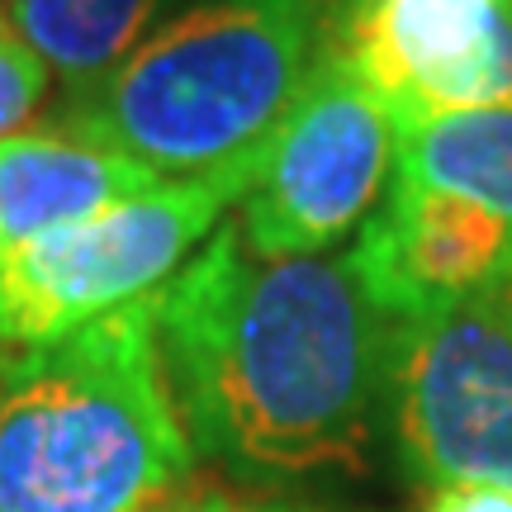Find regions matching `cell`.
<instances>
[{
	"label": "cell",
	"mask_w": 512,
	"mask_h": 512,
	"mask_svg": "<svg viewBox=\"0 0 512 512\" xmlns=\"http://www.w3.org/2000/svg\"><path fill=\"white\" fill-rule=\"evenodd\" d=\"M152 309L195 456L242 489L366 470L375 422L389 418L399 318L366 294L347 252L271 261L223 223Z\"/></svg>",
	"instance_id": "obj_1"
},
{
	"label": "cell",
	"mask_w": 512,
	"mask_h": 512,
	"mask_svg": "<svg viewBox=\"0 0 512 512\" xmlns=\"http://www.w3.org/2000/svg\"><path fill=\"white\" fill-rule=\"evenodd\" d=\"M190 479L152 294L0 351V512H143Z\"/></svg>",
	"instance_id": "obj_2"
},
{
	"label": "cell",
	"mask_w": 512,
	"mask_h": 512,
	"mask_svg": "<svg viewBox=\"0 0 512 512\" xmlns=\"http://www.w3.org/2000/svg\"><path fill=\"white\" fill-rule=\"evenodd\" d=\"M313 57L304 0H200L152 29L105 81L67 95L53 128L157 181L233 176L252 185Z\"/></svg>",
	"instance_id": "obj_3"
},
{
	"label": "cell",
	"mask_w": 512,
	"mask_h": 512,
	"mask_svg": "<svg viewBox=\"0 0 512 512\" xmlns=\"http://www.w3.org/2000/svg\"><path fill=\"white\" fill-rule=\"evenodd\" d=\"M242 190L233 176L162 181L24 242L0 261V347L53 342L157 294Z\"/></svg>",
	"instance_id": "obj_4"
},
{
	"label": "cell",
	"mask_w": 512,
	"mask_h": 512,
	"mask_svg": "<svg viewBox=\"0 0 512 512\" xmlns=\"http://www.w3.org/2000/svg\"><path fill=\"white\" fill-rule=\"evenodd\" d=\"M394 176V114L337 48H318L304 91L238 200L247 252L323 256L361 233Z\"/></svg>",
	"instance_id": "obj_5"
},
{
	"label": "cell",
	"mask_w": 512,
	"mask_h": 512,
	"mask_svg": "<svg viewBox=\"0 0 512 512\" xmlns=\"http://www.w3.org/2000/svg\"><path fill=\"white\" fill-rule=\"evenodd\" d=\"M384 422L399 465L427 489L456 479L512 489V271L399 323Z\"/></svg>",
	"instance_id": "obj_6"
},
{
	"label": "cell",
	"mask_w": 512,
	"mask_h": 512,
	"mask_svg": "<svg viewBox=\"0 0 512 512\" xmlns=\"http://www.w3.org/2000/svg\"><path fill=\"white\" fill-rule=\"evenodd\" d=\"M332 48L394 119L512 105V0H351Z\"/></svg>",
	"instance_id": "obj_7"
},
{
	"label": "cell",
	"mask_w": 512,
	"mask_h": 512,
	"mask_svg": "<svg viewBox=\"0 0 512 512\" xmlns=\"http://www.w3.org/2000/svg\"><path fill=\"white\" fill-rule=\"evenodd\" d=\"M347 261L389 318L413 323L512 271V223L470 200L389 176Z\"/></svg>",
	"instance_id": "obj_8"
},
{
	"label": "cell",
	"mask_w": 512,
	"mask_h": 512,
	"mask_svg": "<svg viewBox=\"0 0 512 512\" xmlns=\"http://www.w3.org/2000/svg\"><path fill=\"white\" fill-rule=\"evenodd\" d=\"M152 185H162L152 171L72 133H10L0 138V261L24 242L62 223L91 219Z\"/></svg>",
	"instance_id": "obj_9"
},
{
	"label": "cell",
	"mask_w": 512,
	"mask_h": 512,
	"mask_svg": "<svg viewBox=\"0 0 512 512\" xmlns=\"http://www.w3.org/2000/svg\"><path fill=\"white\" fill-rule=\"evenodd\" d=\"M394 176L512 223V105L394 119Z\"/></svg>",
	"instance_id": "obj_10"
},
{
	"label": "cell",
	"mask_w": 512,
	"mask_h": 512,
	"mask_svg": "<svg viewBox=\"0 0 512 512\" xmlns=\"http://www.w3.org/2000/svg\"><path fill=\"white\" fill-rule=\"evenodd\" d=\"M166 0H0L10 34L67 86L91 91L152 34Z\"/></svg>",
	"instance_id": "obj_11"
},
{
	"label": "cell",
	"mask_w": 512,
	"mask_h": 512,
	"mask_svg": "<svg viewBox=\"0 0 512 512\" xmlns=\"http://www.w3.org/2000/svg\"><path fill=\"white\" fill-rule=\"evenodd\" d=\"M53 72L38 62L10 29L0 34V138H10L34 119V110L48 95Z\"/></svg>",
	"instance_id": "obj_12"
},
{
	"label": "cell",
	"mask_w": 512,
	"mask_h": 512,
	"mask_svg": "<svg viewBox=\"0 0 512 512\" xmlns=\"http://www.w3.org/2000/svg\"><path fill=\"white\" fill-rule=\"evenodd\" d=\"M190 512H328L318 503L271 494V489H238V484H209L195 479V508Z\"/></svg>",
	"instance_id": "obj_13"
},
{
	"label": "cell",
	"mask_w": 512,
	"mask_h": 512,
	"mask_svg": "<svg viewBox=\"0 0 512 512\" xmlns=\"http://www.w3.org/2000/svg\"><path fill=\"white\" fill-rule=\"evenodd\" d=\"M422 512H512V489H503V484H475V479L432 484Z\"/></svg>",
	"instance_id": "obj_14"
},
{
	"label": "cell",
	"mask_w": 512,
	"mask_h": 512,
	"mask_svg": "<svg viewBox=\"0 0 512 512\" xmlns=\"http://www.w3.org/2000/svg\"><path fill=\"white\" fill-rule=\"evenodd\" d=\"M190 508H195V479L181 484V489H171V494H162L157 503H147L143 512H190Z\"/></svg>",
	"instance_id": "obj_15"
},
{
	"label": "cell",
	"mask_w": 512,
	"mask_h": 512,
	"mask_svg": "<svg viewBox=\"0 0 512 512\" xmlns=\"http://www.w3.org/2000/svg\"><path fill=\"white\" fill-rule=\"evenodd\" d=\"M5 29H10V24H5V15H0V34H5Z\"/></svg>",
	"instance_id": "obj_16"
}]
</instances>
